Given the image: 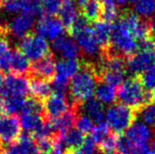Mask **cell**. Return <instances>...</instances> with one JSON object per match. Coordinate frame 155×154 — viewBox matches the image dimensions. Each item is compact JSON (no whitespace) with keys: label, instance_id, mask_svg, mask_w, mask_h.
Here are the masks:
<instances>
[{"label":"cell","instance_id":"6da1fadb","mask_svg":"<svg viewBox=\"0 0 155 154\" xmlns=\"http://www.w3.org/2000/svg\"><path fill=\"white\" fill-rule=\"evenodd\" d=\"M96 65L92 63L81 64L80 71L73 77L70 83V103L73 106H81L94 94L98 84Z\"/></svg>","mask_w":155,"mask_h":154},{"label":"cell","instance_id":"7a4b0ae2","mask_svg":"<svg viewBox=\"0 0 155 154\" xmlns=\"http://www.w3.org/2000/svg\"><path fill=\"white\" fill-rule=\"evenodd\" d=\"M117 98L124 106L132 110L138 111L145 105L151 103V93L146 91L140 79L130 78L120 86L117 92Z\"/></svg>","mask_w":155,"mask_h":154},{"label":"cell","instance_id":"3957f363","mask_svg":"<svg viewBox=\"0 0 155 154\" xmlns=\"http://www.w3.org/2000/svg\"><path fill=\"white\" fill-rule=\"evenodd\" d=\"M68 31L85 56L94 57L99 54V51L101 52L99 45L93 38L91 28L88 26V21L83 16L78 17Z\"/></svg>","mask_w":155,"mask_h":154},{"label":"cell","instance_id":"277c9868","mask_svg":"<svg viewBox=\"0 0 155 154\" xmlns=\"http://www.w3.org/2000/svg\"><path fill=\"white\" fill-rule=\"evenodd\" d=\"M136 112L122 104L111 105L105 113L106 124L115 133H125L136 119Z\"/></svg>","mask_w":155,"mask_h":154},{"label":"cell","instance_id":"5b68a950","mask_svg":"<svg viewBox=\"0 0 155 154\" xmlns=\"http://www.w3.org/2000/svg\"><path fill=\"white\" fill-rule=\"evenodd\" d=\"M109 46L114 53L124 58H129L138 50V42L137 39L119 23L113 25L111 41Z\"/></svg>","mask_w":155,"mask_h":154},{"label":"cell","instance_id":"8992f818","mask_svg":"<svg viewBox=\"0 0 155 154\" xmlns=\"http://www.w3.org/2000/svg\"><path fill=\"white\" fill-rule=\"evenodd\" d=\"M19 50L28 60H31L34 62L38 61L51 53L46 39L31 32L21 39L19 44Z\"/></svg>","mask_w":155,"mask_h":154},{"label":"cell","instance_id":"52a82bcc","mask_svg":"<svg viewBox=\"0 0 155 154\" xmlns=\"http://www.w3.org/2000/svg\"><path fill=\"white\" fill-rule=\"evenodd\" d=\"M21 128L20 120L15 115L0 116V150L19 139Z\"/></svg>","mask_w":155,"mask_h":154},{"label":"cell","instance_id":"ba28073f","mask_svg":"<svg viewBox=\"0 0 155 154\" xmlns=\"http://www.w3.org/2000/svg\"><path fill=\"white\" fill-rule=\"evenodd\" d=\"M74 106L68 100L67 96L54 93L43 101V117L46 121L54 120L64 115Z\"/></svg>","mask_w":155,"mask_h":154},{"label":"cell","instance_id":"9c48e42d","mask_svg":"<svg viewBox=\"0 0 155 154\" xmlns=\"http://www.w3.org/2000/svg\"><path fill=\"white\" fill-rule=\"evenodd\" d=\"M155 66V50L138 49L127 59V69L134 75L142 73Z\"/></svg>","mask_w":155,"mask_h":154},{"label":"cell","instance_id":"30bf717a","mask_svg":"<svg viewBox=\"0 0 155 154\" xmlns=\"http://www.w3.org/2000/svg\"><path fill=\"white\" fill-rule=\"evenodd\" d=\"M36 34L41 36L44 39L54 41L57 38L64 35L65 27L59 19L50 16L41 17L35 26Z\"/></svg>","mask_w":155,"mask_h":154},{"label":"cell","instance_id":"8fae6325","mask_svg":"<svg viewBox=\"0 0 155 154\" xmlns=\"http://www.w3.org/2000/svg\"><path fill=\"white\" fill-rule=\"evenodd\" d=\"M35 17L27 13H21L16 16L6 25V32L14 36L15 38H24L26 35L31 34L30 31L34 27Z\"/></svg>","mask_w":155,"mask_h":154},{"label":"cell","instance_id":"7c38bea8","mask_svg":"<svg viewBox=\"0 0 155 154\" xmlns=\"http://www.w3.org/2000/svg\"><path fill=\"white\" fill-rule=\"evenodd\" d=\"M124 136L134 146H143V145H148L147 143L151 140L152 131L148 126L137 121L125 132Z\"/></svg>","mask_w":155,"mask_h":154},{"label":"cell","instance_id":"4fadbf2b","mask_svg":"<svg viewBox=\"0 0 155 154\" xmlns=\"http://www.w3.org/2000/svg\"><path fill=\"white\" fill-rule=\"evenodd\" d=\"M55 69L56 63L54 55L50 53L44 58L34 62L31 67V74L28 78L34 77V78H38L50 82V80H53L55 77Z\"/></svg>","mask_w":155,"mask_h":154},{"label":"cell","instance_id":"5bb4252c","mask_svg":"<svg viewBox=\"0 0 155 154\" xmlns=\"http://www.w3.org/2000/svg\"><path fill=\"white\" fill-rule=\"evenodd\" d=\"M28 93H30V82L26 77L13 74L7 75L5 78L4 94L26 97Z\"/></svg>","mask_w":155,"mask_h":154},{"label":"cell","instance_id":"9a60e30c","mask_svg":"<svg viewBox=\"0 0 155 154\" xmlns=\"http://www.w3.org/2000/svg\"><path fill=\"white\" fill-rule=\"evenodd\" d=\"M52 48L64 60L78 59L80 54V48L73 38L63 35L52 41Z\"/></svg>","mask_w":155,"mask_h":154},{"label":"cell","instance_id":"2e32d148","mask_svg":"<svg viewBox=\"0 0 155 154\" xmlns=\"http://www.w3.org/2000/svg\"><path fill=\"white\" fill-rule=\"evenodd\" d=\"M92 34L97 44L101 47V49L107 48L110 45L111 41V35L113 31V26L109 23L103 21H97L93 23L91 28Z\"/></svg>","mask_w":155,"mask_h":154},{"label":"cell","instance_id":"e0dca14e","mask_svg":"<svg viewBox=\"0 0 155 154\" xmlns=\"http://www.w3.org/2000/svg\"><path fill=\"white\" fill-rule=\"evenodd\" d=\"M80 109H81L84 115L87 116L96 125L103 123V120L105 118V110L103 105L96 99L91 98L87 100L81 105Z\"/></svg>","mask_w":155,"mask_h":154},{"label":"cell","instance_id":"ac0fdd59","mask_svg":"<svg viewBox=\"0 0 155 154\" xmlns=\"http://www.w3.org/2000/svg\"><path fill=\"white\" fill-rule=\"evenodd\" d=\"M30 60L24 55L19 49L12 52V58L10 63V70L13 75L26 77L28 75L30 77L31 74Z\"/></svg>","mask_w":155,"mask_h":154},{"label":"cell","instance_id":"d6986e66","mask_svg":"<svg viewBox=\"0 0 155 154\" xmlns=\"http://www.w3.org/2000/svg\"><path fill=\"white\" fill-rule=\"evenodd\" d=\"M30 92L34 98L43 102L52 94V87L49 82L38 78H30Z\"/></svg>","mask_w":155,"mask_h":154},{"label":"cell","instance_id":"ffe728a7","mask_svg":"<svg viewBox=\"0 0 155 154\" xmlns=\"http://www.w3.org/2000/svg\"><path fill=\"white\" fill-rule=\"evenodd\" d=\"M59 139L61 140V143H63L67 153L79 148L84 143V141L85 139L83 133L78 131L77 129H73V128L68 129L65 133H59Z\"/></svg>","mask_w":155,"mask_h":154},{"label":"cell","instance_id":"44dd1931","mask_svg":"<svg viewBox=\"0 0 155 154\" xmlns=\"http://www.w3.org/2000/svg\"><path fill=\"white\" fill-rule=\"evenodd\" d=\"M77 8L78 7L73 0H68V1L63 3L59 11V20L63 24V26L67 28L68 30L73 26V24L79 17Z\"/></svg>","mask_w":155,"mask_h":154},{"label":"cell","instance_id":"7402d4cb","mask_svg":"<svg viewBox=\"0 0 155 154\" xmlns=\"http://www.w3.org/2000/svg\"><path fill=\"white\" fill-rule=\"evenodd\" d=\"M94 94L96 97V100L99 101L102 105L113 104V102L117 98V92L115 87H113L112 86L105 84L103 82L97 84Z\"/></svg>","mask_w":155,"mask_h":154},{"label":"cell","instance_id":"603a6c76","mask_svg":"<svg viewBox=\"0 0 155 154\" xmlns=\"http://www.w3.org/2000/svg\"><path fill=\"white\" fill-rule=\"evenodd\" d=\"M27 98L22 96H11L5 95L3 99V112L8 116L14 115L18 112H22L25 106Z\"/></svg>","mask_w":155,"mask_h":154},{"label":"cell","instance_id":"cb8c5ba5","mask_svg":"<svg viewBox=\"0 0 155 154\" xmlns=\"http://www.w3.org/2000/svg\"><path fill=\"white\" fill-rule=\"evenodd\" d=\"M99 3L101 21L109 24L115 22L119 15L115 0H100Z\"/></svg>","mask_w":155,"mask_h":154},{"label":"cell","instance_id":"d4e9b609","mask_svg":"<svg viewBox=\"0 0 155 154\" xmlns=\"http://www.w3.org/2000/svg\"><path fill=\"white\" fill-rule=\"evenodd\" d=\"M81 16L87 21L97 22L100 19V3L95 0H87L81 8Z\"/></svg>","mask_w":155,"mask_h":154},{"label":"cell","instance_id":"484cf974","mask_svg":"<svg viewBox=\"0 0 155 154\" xmlns=\"http://www.w3.org/2000/svg\"><path fill=\"white\" fill-rule=\"evenodd\" d=\"M12 51L8 40L1 36L0 38V72L6 73L10 70Z\"/></svg>","mask_w":155,"mask_h":154},{"label":"cell","instance_id":"4316f807","mask_svg":"<svg viewBox=\"0 0 155 154\" xmlns=\"http://www.w3.org/2000/svg\"><path fill=\"white\" fill-rule=\"evenodd\" d=\"M134 11L141 17H150L155 12L154 0H137L134 4Z\"/></svg>","mask_w":155,"mask_h":154},{"label":"cell","instance_id":"83f0119b","mask_svg":"<svg viewBox=\"0 0 155 154\" xmlns=\"http://www.w3.org/2000/svg\"><path fill=\"white\" fill-rule=\"evenodd\" d=\"M141 122L155 129V104L149 103L137 111Z\"/></svg>","mask_w":155,"mask_h":154},{"label":"cell","instance_id":"f1b7e54d","mask_svg":"<svg viewBox=\"0 0 155 154\" xmlns=\"http://www.w3.org/2000/svg\"><path fill=\"white\" fill-rule=\"evenodd\" d=\"M66 1H68V0H42V13H44L46 16L54 17L56 14H59V11L61 7H62L63 3Z\"/></svg>","mask_w":155,"mask_h":154},{"label":"cell","instance_id":"f546056e","mask_svg":"<svg viewBox=\"0 0 155 154\" xmlns=\"http://www.w3.org/2000/svg\"><path fill=\"white\" fill-rule=\"evenodd\" d=\"M76 129L81 133H89L92 132L94 128V123L88 118L87 116L84 114H78L76 121H75Z\"/></svg>","mask_w":155,"mask_h":154},{"label":"cell","instance_id":"4dcf8cb0","mask_svg":"<svg viewBox=\"0 0 155 154\" xmlns=\"http://www.w3.org/2000/svg\"><path fill=\"white\" fill-rule=\"evenodd\" d=\"M109 127L106 123H100L97 124L94 128H93L91 132V139L93 140L95 144H99L106 136L109 135Z\"/></svg>","mask_w":155,"mask_h":154},{"label":"cell","instance_id":"1f68e13d","mask_svg":"<svg viewBox=\"0 0 155 154\" xmlns=\"http://www.w3.org/2000/svg\"><path fill=\"white\" fill-rule=\"evenodd\" d=\"M25 4L22 0H3L2 7L8 14H21L25 8Z\"/></svg>","mask_w":155,"mask_h":154},{"label":"cell","instance_id":"d6a6232c","mask_svg":"<svg viewBox=\"0 0 155 154\" xmlns=\"http://www.w3.org/2000/svg\"><path fill=\"white\" fill-rule=\"evenodd\" d=\"M140 80L145 90H155V67L142 73L140 77Z\"/></svg>","mask_w":155,"mask_h":154},{"label":"cell","instance_id":"836d02e7","mask_svg":"<svg viewBox=\"0 0 155 154\" xmlns=\"http://www.w3.org/2000/svg\"><path fill=\"white\" fill-rule=\"evenodd\" d=\"M67 154H98V152L96 149V144L93 143V140L91 137H87L79 148L68 152Z\"/></svg>","mask_w":155,"mask_h":154},{"label":"cell","instance_id":"e575fe53","mask_svg":"<svg viewBox=\"0 0 155 154\" xmlns=\"http://www.w3.org/2000/svg\"><path fill=\"white\" fill-rule=\"evenodd\" d=\"M118 137L119 136H117L116 135H111V133H109V135L98 144L99 149L103 153L113 152L115 149H117Z\"/></svg>","mask_w":155,"mask_h":154},{"label":"cell","instance_id":"d590c367","mask_svg":"<svg viewBox=\"0 0 155 154\" xmlns=\"http://www.w3.org/2000/svg\"><path fill=\"white\" fill-rule=\"evenodd\" d=\"M134 147L136 146H134L125 136H121L118 137L117 150L119 154H130Z\"/></svg>","mask_w":155,"mask_h":154},{"label":"cell","instance_id":"8d00e7d4","mask_svg":"<svg viewBox=\"0 0 155 154\" xmlns=\"http://www.w3.org/2000/svg\"><path fill=\"white\" fill-rule=\"evenodd\" d=\"M130 154H150L149 153V146H148V145H143V146H136Z\"/></svg>","mask_w":155,"mask_h":154},{"label":"cell","instance_id":"74e56055","mask_svg":"<svg viewBox=\"0 0 155 154\" xmlns=\"http://www.w3.org/2000/svg\"><path fill=\"white\" fill-rule=\"evenodd\" d=\"M4 87H5V80L3 78L2 73L0 72V95L4 93Z\"/></svg>","mask_w":155,"mask_h":154},{"label":"cell","instance_id":"f35d334b","mask_svg":"<svg viewBox=\"0 0 155 154\" xmlns=\"http://www.w3.org/2000/svg\"><path fill=\"white\" fill-rule=\"evenodd\" d=\"M149 24H150V31H151V34L155 38V15L151 18V20H149Z\"/></svg>","mask_w":155,"mask_h":154},{"label":"cell","instance_id":"ab89813d","mask_svg":"<svg viewBox=\"0 0 155 154\" xmlns=\"http://www.w3.org/2000/svg\"><path fill=\"white\" fill-rule=\"evenodd\" d=\"M7 34L6 32V25H3L1 19H0V38L1 36H4Z\"/></svg>","mask_w":155,"mask_h":154},{"label":"cell","instance_id":"60d3db41","mask_svg":"<svg viewBox=\"0 0 155 154\" xmlns=\"http://www.w3.org/2000/svg\"><path fill=\"white\" fill-rule=\"evenodd\" d=\"M137 0H115V2L120 4V5H125V4H128V3H133V2H136Z\"/></svg>","mask_w":155,"mask_h":154},{"label":"cell","instance_id":"b9f144b4","mask_svg":"<svg viewBox=\"0 0 155 154\" xmlns=\"http://www.w3.org/2000/svg\"><path fill=\"white\" fill-rule=\"evenodd\" d=\"M149 153L150 154H155V139L151 143L149 146Z\"/></svg>","mask_w":155,"mask_h":154},{"label":"cell","instance_id":"7bdbcfd3","mask_svg":"<svg viewBox=\"0 0 155 154\" xmlns=\"http://www.w3.org/2000/svg\"><path fill=\"white\" fill-rule=\"evenodd\" d=\"M3 100L0 98V116H1V114H3Z\"/></svg>","mask_w":155,"mask_h":154},{"label":"cell","instance_id":"ee69618b","mask_svg":"<svg viewBox=\"0 0 155 154\" xmlns=\"http://www.w3.org/2000/svg\"><path fill=\"white\" fill-rule=\"evenodd\" d=\"M25 3H28V2H38V3H41L42 0H22Z\"/></svg>","mask_w":155,"mask_h":154},{"label":"cell","instance_id":"f6af8a7d","mask_svg":"<svg viewBox=\"0 0 155 154\" xmlns=\"http://www.w3.org/2000/svg\"><path fill=\"white\" fill-rule=\"evenodd\" d=\"M150 93H151V95H152V98L153 99H155V90H153L151 92H150Z\"/></svg>","mask_w":155,"mask_h":154},{"label":"cell","instance_id":"bcb514c9","mask_svg":"<svg viewBox=\"0 0 155 154\" xmlns=\"http://www.w3.org/2000/svg\"><path fill=\"white\" fill-rule=\"evenodd\" d=\"M103 154H119V153L116 151H113V152H107V153H103Z\"/></svg>","mask_w":155,"mask_h":154},{"label":"cell","instance_id":"7dc6e473","mask_svg":"<svg viewBox=\"0 0 155 154\" xmlns=\"http://www.w3.org/2000/svg\"><path fill=\"white\" fill-rule=\"evenodd\" d=\"M1 6H2V2H1V0H0V8H1Z\"/></svg>","mask_w":155,"mask_h":154},{"label":"cell","instance_id":"c3c4849f","mask_svg":"<svg viewBox=\"0 0 155 154\" xmlns=\"http://www.w3.org/2000/svg\"><path fill=\"white\" fill-rule=\"evenodd\" d=\"M95 1H97V0H95Z\"/></svg>","mask_w":155,"mask_h":154},{"label":"cell","instance_id":"681fc988","mask_svg":"<svg viewBox=\"0 0 155 154\" xmlns=\"http://www.w3.org/2000/svg\"><path fill=\"white\" fill-rule=\"evenodd\" d=\"M154 1H155V0H154Z\"/></svg>","mask_w":155,"mask_h":154}]
</instances>
